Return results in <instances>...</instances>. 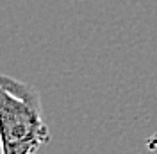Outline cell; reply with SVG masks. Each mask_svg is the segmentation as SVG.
Segmentation results:
<instances>
[{
    "label": "cell",
    "instance_id": "cell-1",
    "mask_svg": "<svg viewBox=\"0 0 157 154\" xmlns=\"http://www.w3.org/2000/svg\"><path fill=\"white\" fill-rule=\"evenodd\" d=\"M50 142L38 90L7 74L0 77L2 154H36Z\"/></svg>",
    "mask_w": 157,
    "mask_h": 154
}]
</instances>
